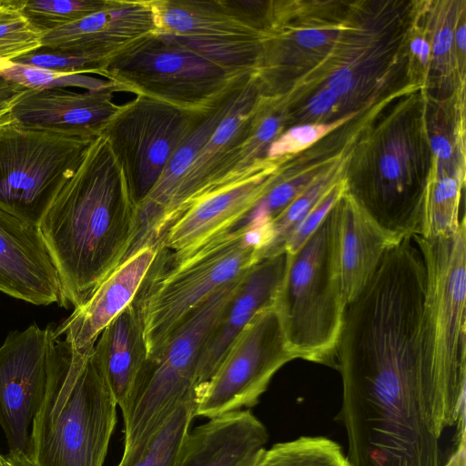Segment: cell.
Instances as JSON below:
<instances>
[{"mask_svg": "<svg viewBox=\"0 0 466 466\" xmlns=\"http://www.w3.org/2000/svg\"><path fill=\"white\" fill-rule=\"evenodd\" d=\"M3 458L5 466H35L29 458L21 454L8 453Z\"/></svg>", "mask_w": 466, "mask_h": 466, "instance_id": "f35d334b", "label": "cell"}, {"mask_svg": "<svg viewBox=\"0 0 466 466\" xmlns=\"http://www.w3.org/2000/svg\"><path fill=\"white\" fill-rule=\"evenodd\" d=\"M269 188L252 175L208 195L169 226L160 238L161 246L183 254L229 231Z\"/></svg>", "mask_w": 466, "mask_h": 466, "instance_id": "e0dca14e", "label": "cell"}, {"mask_svg": "<svg viewBox=\"0 0 466 466\" xmlns=\"http://www.w3.org/2000/svg\"><path fill=\"white\" fill-rule=\"evenodd\" d=\"M426 270L424 319L434 366L450 386L466 389V227L447 238L414 236Z\"/></svg>", "mask_w": 466, "mask_h": 466, "instance_id": "9c48e42d", "label": "cell"}, {"mask_svg": "<svg viewBox=\"0 0 466 466\" xmlns=\"http://www.w3.org/2000/svg\"><path fill=\"white\" fill-rule=\"evenodd\" d=\"M207 113L138 95L119 106L106 123L99 136L106 139L137 204L150 192L172 155Z\"/></svg>", "mask_w": 466, "mask_h": 466, "instance_id": "30bf717a", "label": "cell"}, {"mask_svg": "<svg viewBox=\"0 0 466 466\" xmlns=\"http://www.w3.org/2000/svg\"><path fill=\"white\" fill-rule=\"evenodd\" d=\"M279 122L276 116H267L260 121L254 131H251V137H247L248 144L254 149L258 144L269 142L277 134Z\"/></svg>", "mask_w": 466, "mask_h": 466, "instance_id": "1f68e13d", "label": "cell"}, {"mask_svg": "<svg viewBox=\"0 0 466 466\" xmlns=\"http://www.w3.org/2000/svg\"><path fill=\"white\" fill-rule=\"evenodd\" d=\"M0 466H5L4 458L1 454H0Z\"/></svg>", "mask_w": 466, "mask_h": 466, "instance_id": "ee69618b", "label": "cell"}, {"mask_svg": "<svg viewBox=\"0 0 466 466\" xmlns=\"http://www.w3.org/2000/svg\"><path fill=\"white\" fill-rule=\"evenodd\" d=\"M260 453H261V452H260ZM260 453H259V454H260ZM259 454H258V455H259ZM258 455H257V456H255V457H253V458H251V459L248 460L247 461H245V462H244L242 465H240V466H253V465H254V463H255V461H256V460L258 459Z\"/></svg>", "mask_w": 466, "mask_h": 466, "instance_id": "7bdbcfd3", "label": "cell"}, {"mask_svg": "<svg viewBox=\"0 0 466 466\" xmlns=\"http://www.w3.org/2000/svg\"><path fill=\"white\" fill-rule=\"evenodd\" d=\"M354 200L340 201L339 263L347 303L370 281L386 251L399 242Z\"/></svg>", "mask_w": 466, "mask_h": 466, "instance_id": "ffe728a7", "label": "cell"}, {"mask_svg": "<svg viewBox=\"0 0 466 466\" xmlns=\"http://www.w3.org/2000/svg\"><path fill=\"white\" fill-rule=\"evenodd\" d=\"M431 147L434 153L443 159L449 158L452 152L450 142L441 136H436L431 139Z\"/></svg>", "mask_w": 466, "mask_h": 466, "instance_id": "74e56055", "label": "cell"}, {"mask_svg": "<svg viewBox=\"0 0 466 466\" xmlns=\"http://www.w3.org/2000/svg\"><path fill=\"white\" fill-rule=\"evenodd\" d=\"M340 200L309 238L286 254L274 308L295 359L336 367L348 305L339 263Z\"/></svg>", "mask_w": 466, "mask_h": 466, "instance_id": "5b68a950", "label": "cell"}, {"mask_svg": "<svg viewBox=\"0 0 466 466\" xmlns=\"http://www.w3.org/2000/svg\"><path fill=\"white\" fill-rule=\"evenodd\" d=\"M195 399L181 402L143 443L123 452L116 466H178L195 418Z\"/></svg>", "mask_w": 466, "mask_h": 466, "instance_id": "603a6c76", "label": "cell"}, {"mask_svg": "<svg viewBox=\"0 0 466 466\" xmlns=\"http://www.w3.org/2000/svg\"><path fill=\"white\" fill-rule=\"evenodd\" d=\"M0 291L34 304L60 303V283L38 227L0 208Z\"/></svg>", "mask_w": 466, "mask_h": 466, "instance_id": "9a60e30c", "label": "cell"}, {"mask_svg": "<svg viewBox=\"0 0 466 466\" xmlns=\"http://www.w3.org/2000/svg\"><path fill=\"white\" fill-rule=\"evenodd\" d=\"M38 230L65 308L82 304L129 256L138 234V204L102 136L92 140Z\"/></svg>", "mask_w": 466, "mask_h": 466, "instance_id": "7a4b0ae2", "label": "cell"}, {"mask_svg": "<svg viewBox=\"0 0 466 466\" xmlns=\"http://www.w3.org/2000/svg\"><path fill=\"white\" fill-rule=\"evenodd\" d=\"M443 466H466V442L465 440L456 444L455 451L451 453Z\"/></svg>", "mask_w": 466, "mask_h": 466, "instance_id": "8d00e7d4", "label": "cell"}, {"mask_svg": "<svg viewBox=\"0 0 466 466\" xmlns=\"http://www.w3.org/2000/svg\"><path fill=\"white\" fill-rule=\"evenodd\" d=\"M110 0H22V11L44 34L106 8Z\"/></svg>", "mask_w": 466, "mask_h": 466, "instance_id": "4316f807", "label": "cell"}, {"mask_svg": "<svg viewBox=\"0 0 466 466\" xmlns=\"http://www.w3.org/2000/svg\"><path fill=\"white\" fill-rule=\"evenodd\" d=\"M115 84L83 74L67 75L8 62L0 67V112L10 111L25 95L51 87L99 90Z\"/></svg>", "mask_w": 466, "mask_h": 466, "instance_id": "cb8c5ba5", "label": "cell"}, {"mask_svg": "<svg viewBox=\"0 0 466 466\" xmlns=\"http://www.w3.org/2000/svg\"><path fill=\"white\" fill-rule=\"evenodd\" d=\"M425 287L416 272L379 269L346 307L336 368L350 466H443L444 431L465 427V390L433 363Z\"/></svg>", "mask_w": 466, "mask_h": 466, "instance_id": "6da1fadb", "label": "cell"}, {"mask_svg": "<svg viewBox=\"0 0 466 466\" xmlns=\"http://www.w3.org/2000/svg\"><path fill=\"white\" fill-rule=\"evenodd\" d=\"M263 239V229L238 228L183 254L160 247L131 302L141 322L147 359L156 356L213 293L259 261Z\"/></svg>", "mask_w": 466, "mask_h": 466, "instance_id": "277c9868", "label": "cell"}, {"mask_svg": "<svg viewBox=\"0 0 466 466\" xmlns=\"http://www.w3.org/2000/svg\"><path fill=\"white\" fill-rule=\"evenodd\" d=\"M157 34L253 42L238 2L152 1Z\"/></svg>", "mask_w": 466, "mask_h": 466, "instance_id": "44dd1931", "label": "cell"}, {"mask_svg": "<svg viewBox=\"0 0 466 466\" xmlns=\"http://www.w3.org/2000/svg\"><path fill=\"white\" fill-rule=\"evenodd\" d=\"M160 247V241L149 243L132 253L54 327L55 337L65 340L72 350L94 347L103 329L134 299Z\"/></svg>", "mask_w": 466, "mask_h": 466, "instance_id": "5bb4252c", "label": "cell"}, {"mask_svg": "<svg viewBox=\"0 0 466 466\" xmlns=\"http://www.w3.org/2000/svg\"><path fill=\"white\" fill-rule=\"evenodd\" d=\"M285 262V253L264 258L245 274L238 290L207 339L199 364L198 388L211 378L231 343L252 318L273 305Z\"/></svg>", "mask_w": 466, "mask_h": 466, "instance_id": "ac0fdd59", "label": "cell"}, {"mask_svg": "<svg viewBox=\"0 0 466 466\" xmlns=\"http://www.w3.org/2000/svg\"><path fill=\"white\" fill-rule=\"evenodd\" d=\"M294 355L274 305L258 311L196 391L195 417L213 418L258 404L273 376Z\"/></svg>", "mask_w": 466, "mask_h": 466, "instance_id": "8fae6325", "label": "cell"}, {"mask_svg": "<svg viewBox=\"0 0 466 466\" xmlns=\"http://www.w3.org/2000/svg\"><path fill=\"white\" fill-rule=\"evenodd\" d=\"M336 100L337 95L329 89L323 90L310 99L309 111L315 115L323 114L330 109Z\"/></svg>", "mask_w": 466, "mask_h": 466, "instance_id": "836d02e7", "label": "cell"}, {"mask_svg": "<svg viewBox=\"0 0 466 466\" xmlns=\"http://www.w3.org/2000/svg\"><path fill=\"white\" fill-rule=\"evenodd\" d=\"M453 33L448 28H441L436 35L433 43V52L435 55H442L446 53L452 45Z\"/></svg>", "mask_w": 466, "mask_h": 466, "instance_id": "d590c367", "label": "cell"}, {"mask_svg": "<svg viewBox=\"0 0 466 466\" xmlns=\"http://www.w3.org/2000/svg\"><path fill=\"white\" fill-rule=\"evenodd\" d=\"M245 274L213 293L161 350L147 360L127 402L120 408L125 434L123 452L143 443L181 402L196 397L205 343Z\"/></svg>", "mask_w": 466, "mask_h": 466, "instance_id": "8992f818", "label": "cell"}, {"mask_svg": "<svg viewBox=\"0 0 466 466\" xmlns=\"http://www.w3.org/2000/svg\"><path fill=\"white\" fill-rule=\"evenodd\" d=\"M339 200V193L337 188L327 192L310 209L292 233L285 246V253H293L298 250L317 229Z\"/></svg>", "mask_w": 466, "mask_h": 466, "instance_id": "f546056e", "label": "cell"}, {"mask_svg": "<svg viewBox=\"0 0 466 466\" xmlns=\"http://www.w3.org/2000/svg\"><path fill=\"white\" fill-rule=\"evenodd\" d=\"M118 91L116 85L85 92L46 88L22 96L10 113L25 128L96 137L119 108L113 101V94Z\"/></svg>", "mask_w": 466, "mask_h": 466, "instance_id": "2e32d148", "label": "cell"}, {"mask_svg": "<svg viewBox=\"0 0 466 466\" xmlns=\"http://www.w3.org/2000/svg\"><path fill=\"white\" fill-rule=\"evenodd\" d=\"M352 73L348 68H340L330 76L329 80V90L335 95L347 93L352 86Z\"/></svg>", "mask_w": 466, "mask_h": 466, "instance_id": "d6a6232c", "label": "cell"}, {"mask_svg": "<svg viewBox=\"0 0 466 466\" xmlns=\"http://www.w3.org/2000/svg\"><path fill=\"white\" fill-rule=\"evenodd\" d=\"M253 466H350L335 441L323 436H301L264 449Z\"/></svg>", "mask_w": 466, "mask_h": 466, "instance_id": "d4e9b609", "label": "cell"}, {"mask_svg": "<svg viewBox=\"0 0 466 466\" xmlns=\"http://www.w3.org/2000/svg\"><path fill=\"white\" fill-rule=\"evenodd\" d=\"M413 53L419 56L421 62L425 63L430 53L429 44L421 38H416L410 45Z\"/></svg>", "mask_w": 466, "mask_h": 466, "instance_id": "ab89813d", "label": "cell"}, {"mask_svg": "<svg viewBox=\"0 0 466 466\" xmlns=\"http://www.w3.org/2000/svg\"><path fill=\"white\" fill-rule=\"evenodd\" d=\"M297 42L306 47H317L327 41V35L317 29H305L296 34Z\"/></svg>", "mask_w": 466, "mask_h": 466, "instance_id": "e575fe53", "label": "cell"}, {"mask_svg": "<svg viewBox=\"0 0 466 466\" xmlns=\"http://www.w3.org/2000/svg\"><path fill=\"white\" fill-rule=\"evenodd\" d=\"M14 64L38 67L67 75L101 74L106 63L74 52L41 47L11 61Z\"/></svg>", "mask_w": 466, "mask_h": 466, "instance_id": "83f0119b", "label": "cell"}, {"mask_svg": "<svg viewBox=\"0 0 466 466\" xmlns=\"http://www.w3.org/2000/svg\"><path fill=\"white\" fill-rule=\"evenodd\" d=\"M117 406L95 348L76 350L61 339L33 420L30 460L35 466H103Z\"/></svg>", "mask_w": 466, "mask_h": 466, "instance_id": "3957f363", "label": "cell"}, {"mask_svg": "<svg viewBox=\"0 0 466 466\" xmlns=\"http://www.w3.org/2000/svg\"><path fill=\"white\" fill-rule=\"evenodd\" d=\"M152 1H111L73 24L44 34L42 47L106 63L157 34Z\"/></svg>", "mask_w": 466, "mask_h": 466, "instance_id": "4fadbf2b", "label": "cell"}, {"mask_svg": "<svg viewBox=\"0 0 466 466\" xmlns=\"http://www.w3.org/2000/svg\"><path fill=\"white\" fill-rule=\"evenodd\" d=\"M101 76L137 96L207 113L249 76H237L210 60L154 35L111 60Z\"/></svg>", "mask_w": 466, "mask_h": 466, "instance_id": "52a82bcc", "label": "cell"}, {"mask_svg": "<svg viewBox=\"0 0 466 466\" xmlns=\"http://www.w3.org/2000/svg\"><path fill=\"white\" fill-rule=\"evenodd\" d=\"M44 33L22 11V0H0V60H12L42 47Z\"/></svg>", "mask_w": 466, "mask_h": 466, "instance_id": "484cf974", "label": "cell"}, {"mask_svg": "<svg viewBox=\"0 0 466 466\" xmlns=\"http://www.w3.org/2000/svg\"><path fill=\"white\" fill-rule=\"evenodd\" d=\"M94 348L122 408L147 360L141 322L132 303L103 329Z\"/></svg>", "mask_w": 466, "mask_h": 466, "instance_id": "7402d4cb", "label": "cell"}, {"mask_svg": "<svg viewBox=\"0 0 466 466\" xmlns=\"http://www.w3.org/2000/svg\"><path fill=\"white\" fill-rule=\"evenodd\" d=\"M95 137L30 129L0 132V208L38 227Z\"/></svg>", "mask_w": 466, "mask_h": 466, "instance_id": "ba28073f", "label": "cell"}, {"mask_svg": "<svg viewBox=\"0 0 466 466\" xmlns=\"http://www.w3.org/2000/svg\"><path fill=\"white\" fill-rule=\"evenodd\" d=\"M14 123H15V120L12 116L10 111L0 112V132Z\"/></svg>", "mask_w": 466, "mask_h": 466, "instance_id": "b9f144b4", "label": "cell"}, {"mask_svg": "<svg viewBox=\"0 0 466 466\" xmlns=\"http://www.w3.org/2000/svg\"><path fill=\"white\" fill-rule=\"evenodd\" d=\"M61 346L54 326L9 332L0 346V425L9 452L30 459L31 430Z\"/></svg>", "mask_w": 466, "mask_h": 466, "instance_id": "7c38bea8", "label": "cell"}, {"mask_svg": "<svg viewBox=\"0 0 466 466\" xmlns=\"http://www.w3.org/2000/svg\"><path fill=\"white\" fill-rule=\"evenodd\" d=\"M337 123L331 125H304L293 127L275 140L268 150L270 157H277L288 153L299 151L334 128Z\"/></svg>", "mask_w": 466, "mask_h": 466, "instance_id": "f1b7e54d", "label": "cell"}, {"mask_svg": "<svg viewBox=\"0 0 466 466\" xmlns=\"http://www.w3.org/2000/svg\"><path fill=\"white\" fill-rule=\"evenodd\" d=\"M454 38H455V42H456L457 46L461 50H464L466 47V27L464 25H462L460 28H458Z\"/></svg>", "mask_w": 466, "mask_h": 466, "instance_id": "60d3db41", "label": "cell"}, {"mask_svg": "<svg viewBox=\"0 0 466 466\" xmlns=\"http://www.w3.org/2000/svg\"><path fill=\"white\" fill-rule=\"evenodd\" d=\"M403 147L400 144H393L380 159V172L388 182H396L402 174L404 158Z\"/></svg>", "mask_w": 466, "mask_h": 466, "instance_id": "4dcf8cb0", "label": "cell"}, {"mask_svg": "<svg viewBox=\"0 0 466 466\" xmlns=\"http://www.w3.org/2000/svg\"><path fill=\"white\" fill-rule=\"evenodd\" d=\"M268 439L250 409L213 417L189 431L178 466H240L258 455Z\"/></svg>", "mask_w": 466, "mask_h": 466, "instance_id": "d6986e66", "label": "cell"}]
</instances>
